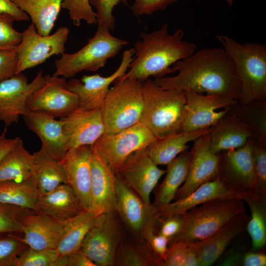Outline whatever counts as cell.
I'll use <instances>...</instances> for the list:
<instances>
[{
    "label": "cell",
    "mask_w": 266,
    "mask_h": 266,
    "mask_svg": "<svg viewBox=\"0 0 266 266\" xmlns=\"http://www.w3.org/2000/svg\"><path fill=\"white\" fill-rule=\"evenodd\" d=\"M188 245L182 241L169 242L162 261V266H184Z\"/></svg>",
    "instance_id": "obj_47"
},
{
    "label": "cell",
    "mask_w": 266,
    "mask_h": 266,
    "mask_svg": "<svg viewBox=\"0 0 266 266\" xmlns=\"http://www.w3.org/2000/svg\"><path fill=\"white\" fill-rule=\"evenodd\" d=\"M60 119L68 151L82 146H92L105 133L100 108L86 110L78 107Z\"/></svg>",
    "instance_id": "obj_20"
},
{
    "label": "cell",
    "mask_w": 266,
    "mask_h": 266,
    "mask_svg": "<svg viewBox=\"0 0 266 266\" xmlns=\"http://www.w3.org/2000/svg\"><path fill=\"white\" fill-rule=\"evenodd\" d=\"M105 27L98 26L94 35L80 50L72 53H64L55 61L53 74L65 78L75 76L82 71H96L103 67L108 59L115 57L127 40L114 36Z\"/></svg>",
    "instance_id": "obj_6"
},
{
    "label": "cell",
    "mask_w": 266,
    "mask_h": 266,
    "mask_svg": "<svg viewBox=\"0 0 266 266\" xmlns=\"http://www.w3.org/2000/svg\"><path fill=\"white\" fill-rule=\"evenodd\" d=\"M7 130L5 127L0 134V163L7 153L21 139L19 137L14 138H7Z\"/></svg>",
    "instance_id": "obj_55"
},
{
    "label": "cell",
    "mask_w": 266,
    "mask_h": 266,
    "mask_svg": "<svg viewBox=\"0 0 266 266\" xmlns=\"http://www.w3.org/2000/svg\"><path fill=\"white\" fill-rule=\"evenodd\" d=\"M189 151H185L168 164L163 181L154 189L155 210L174 200L178 189L186 180L188 174Z\"/></svg>",
    "instance_id": "obj_30"
},
{
    "label": "cell",
    "mask_w": 266,
    "mask_h": 266,
    "mask_svg": "<svg viewBox=\"0 0 266 266\" xmlns=\"http://www.w3.org/2000/svg\"><path fill=\"white\" fill-rule=\"evenodd\" d=\"M244 248L237 245L232 246L226 249L217 262V266H241Z\"/></svg>",
    "instance_id": "obj_51"
},
{
    "label": "cell",
    "mask_w": 266,
    "mask_h": 266,
    "mask_svg": "<svg viewBox=\"0 0 266 266\" xmlns=\"http://www.w3.org/2000/svg\"><path fill=\"white\" fill-rule=\"evenodd\" d=\"M209 132L194 141L189 151L187 176L177 191L174 200L187 197L201 185L218 177L219 154L211 150Z\"/></svg>",
    "instance_id": "obj_16"
},
{
    "label": "cell",
    "mask_w": 266,
    "mask_h": 266,
    "mask_svg": "<svg viewBox=\"0 0 266 266\" xmlns=\"http://www.w3.org/2000/svg\"><path fill=\"white\" fill-rule=\"evenodd\" d=\"M174 76L155 78L165 89L192 90L238 100L241 83L236 66L224 48H204L179 60L171 66Z\"/></svg>",
    "instance_id": "obj_1"
},
{
    "label": "cell",
    "mask_w": 266,
    "mask_h": 266,
    "mask_svg": "<svg viewBox=\"0 0 266 266\" xmlns=\"http://www.w3.org/2000/svg\"><path fill=\"white\" fill-rule=\"evenodd\" d=\"M209 134L210 148L215 154L242 147L255 136L249 127L228 113L211 127Z\"/></svg>",
    "instance_id": "obj_25"
},
{
    "label": "cell",
    "mask_w": 266,
    "mask_h": 266,
    "mask_svg": "<svg viewBox=\"0 0 266 266\" xmlns=\"http://www.w3.org/2000/svg\"><path fill=\"white\" fill-rule=\"evenodd\" d=\"M17 62L15 50H0V83L15 74Z\"/></svg>",
    "instance_id": "obj_49"
},
{
    "label": "cell",
    "mask_w": 266,
    "mask_h": 266,
    "mask_svg": "<svg viewBox=\"0 0 266 266\" xmlns=\"http://www.w3.org/2000/svg\"><path fill=\"white\" fill-rule=\"evenodd\" d=\"M32 211L0 203V234L21 233V217Z\"/></svg>",
    "instance_id": "obj_40"
},
{
    "label": "cell",
    "mask_w": 266,
    "mask_h": 266,
    "mask_svg": "<svg viewBox=\"0 0 266 266\" xmlns=\"http://www.w3.org/2000/svg\"><path fill=\"white\" fill-rule=\"evenodd\" d=\"M89 2L96 9L98 26L105 27L110 31L114 30L115 26L114 7L120 2L128 5L127 0H89Z\"/></svg>",
    "instance_id": "obj_42"
},
{
    "label": "cell",
    "mask_w": 266,
    "mask_h": 266,
    "mask_svg": "<svg viewBox=\"0 0 266 266\" xmlns=\"http://www.w3.org/2000/svg\"><path fill=\"white\" fill-rule=\"evenodd\" d=\"M31 19L37 33L47 35L54 26L64 0H12Z\"/></svg>",
    "instance_id": "obj_32"
},
{
    "label": "cell",
    "mask_w": 266,
    "mask_h": 266,
    "mask_svg": "<svg viewBox=\"0 0 266 266\" xmlns=\"http://www.w3.org/2000/svg\"><path fill=\"white\" fill-rule=\"evenodd\" d=\"M23 117L29 129L40 138L41 147L61 161L68 151L62 121L43 112L29 110Z\"/></svg>",
    "instance_id": "obj_23"
},
{
    "label": "cell",
    "mask_w": 266,
    "mask_h": 266,
    "mask_svg": "<svg viewBox=\"0 0 266 266\" xmlns=\"http://www.w3.org/2000/svg\"><path fill=\"white\" fill-rule=\"evenodd\" d=\"M69 32L67 27H61L51 34L41 35L34 25L30 24L21 33V41L15 49L17 58L15 74L37 66L53 55L65 53Z\"/></svg>",
    "instance_id": "obj_9"
},
{
    "label": "cell",
    "mask_w": 266,
    "mask_h": 266,
    "mask_svg": "<svg viewBox=\"0 0 266 266\" xmlns=\"http://www.w3.org/2000/svg\"><path fill=\"white\" fill-rule=\"evenodd\" d=\"M59 257L56 249L36 250L28 246L16 258L12 266H54Z\"/></svg>",
    "instance_id": "obj_38"
},
{
    "label": "cell",
    "mask_w": 266,
    "mask_h": 266,
    "mask_svg": "<svg viewBox=\"0 0 266 266\" xmlns=\"http://www.w3.org/2000/svg\"><path fill=\"white\" fill-rule=\"evenodd\" d=\"M116 211L118 212L127 226L141 236L149 227L156 225L158 219L153 205H146L117 175Z\"/></svg>",
    "instance_id": "obj_19"
},
{
    "label": "cell",
    "mask_w": 266,
    "mask_h": 266,
    "mask_svg": "<svg viewBox=\"0 0 266 266\" xmlns=\"http://www.w3.org/2000/svg\"><path fill=\"white\" fill-rule=\"evenodd\" d=\"M116 264L122 266H162V262L152 252L145 254L137 248L125 244L119 248Z\"/></svg>",
    "instance_id": "obj_37"
},
{
    "label": "cell",
    "mask_w": 266,
    "mask_h": 266,
    "mask_svg": "<svg viewBox=\"0 0 266 266\" xmlns=\"http://www.w3.org/2000/svg\"><path fill=\"white\" fill-rule=\"evenodd\" d=\"M177 0H134L131 7L133 15L137 17L144 15H150L164 10Z\"/></svg>",
    "instance_id": "obj_45"
},
{
    "label": "cell",
    "mask_w": 266,
    "mask_h": 266,
    "mask_svg": "<svg viewBox=\"0 0 266 266\" xmlns=\"http://www.w3.org/2000/svg\"><path fill=\"white\" fill-rule=\"evenodd\" d=\"M102 213L98 210L87 209L66 220L62 237L56 248L59 256L80 249L86 234Z\"/></svg>",
    "instance_id": "obj_31"
},
{
    "label": "cell",
    "mask_w": 266,
    "mask_h": 266,
    "mask_svg": "<svg viewBox=\"0 0 266 266\" xmlns=\"http://www.w3.org/2000/svg\"><path fill=\"white\" fill-rule=\"evenodd\" d=\"M160 227L158 234L166 237L169 241L177 235L184 224L183 214L158 218Z\"/></svg>",
    "instance_id": "obj_48"
},
{
    "label": "cell",
    "mask_w": 266,
    "mask_h": 266,
    "mask_svg": "<svg viewBox=\"0 0 266 266\" xmlns=\"http://www.w3.org/2000/svg\"><path fill=\"white\" fill-rule=\"evenodd\" d=\"M166 171L153 162L146 148L130 155L115 174L150 205L151 194Z\"/></svg>",
    "instance_id": "obj_17"
},
{
    "label": "cell",
    "mask_w": 266,
    "mask_h": 266,
    "mask_svg": "<svg viewBox=\"0 0 266 266\" xmlns=\"http://www.w3.org/2000/svg\"><path fill=\"white\" fill-rule=\"evenodd\" d=\"M228 114L238 118L253 131L254 137L266 142V100L244 105L237 101L230 107Z\"/></svg>",
    "instance_id": "obj_36"
},
{
    "label": "cell",
    "mask_w": 266,
    "mask_h": 266,
    "mask_svg": "<svg viewBox=\"0 0 266 266\" xmlns=\"http://www.w3.org/2000/svg\"><path fill=\"white\" fill-rule=\"evenodd\" d=\"M33 177V154L25 148L20 139L0 163V182H24Z\"/></svg>",
    "instance_id": "obj_33"
},
{
    "label": "cell",
    "mask_w": 266,
    "mask_h": 266,
    "mask_svg": "<svg viewBox=\"0 0 266 266\" xmlns=\"http://www.w3.org/2000/svg\"><path fill=\"white\" fill-rule=\"evenodd\" d=\"M92 146L84 145L67 151L60 161L67 184L73 190L79 203L89 209L91 200V158Z\"/></svg>",
    "instance_id": "obj_18"
},
{
    "label": "cell",
    "mask_w": 266,
    "mask_h": 266,
    "mask_svg": "<svg viewBox=\"0 0 266 266\" xmlns=\"http://www.w3.org/2000/svg\"><path fill=\"white\" fill-rule=\"evenodd\" d=\"M236 197L247 203L250 211L246 230L251 239V251H260L266 244V197L254 193Z\"/></svg>",
    "instance_id": "obj_34"
},
{
    "label": "cell",
    "mask_w": 266,
    "mask_h": 266,
    "mask_svg": "<svg viewBox=\"0 0 266 266\" xmlns=\"http://www.w3.org/2000/svg\"><path fill=\"white\" fill-rule=\"evenodd\" d=\"M33 177L39 197L46 195L62 184H67L61 162L41 147L33 154Z\"/></svg>",
    "instance_id": "obj_28"
},
{
    "label": "cell",
    "mask_w": 266,
    "mask_h": 266,
    "mask_svg": "<svg viewBox=\"0 0 266 266\" xmlns=\"http://www.w3.org/2000/svg\"><path fill=\"white\" fill-rule=\"evenodd\" d=\"M45 81L43 70H40L30 83L22 72L0 83V121L5 127L18 123L20 117L28 111L29 99Z\"/></svg>",
    "instance_id": "obj_13"
},
{
    "label": "cell",
    "mask_w": 266,
    "mask_h": 266,
    "mask_svg": "<svg viewBox=\"0 0 266 266\" xmlns=\"http://www.w3.org/2000/svg\"><path fill=\"white\" fill-rule=\"evenodd\" d=\"M65 221H59L33 211L28 212L21 219L23 240L32 249H56L62 236Z\"/></svg>",
    "instance_id": "obj_21"
},
{
    "label": "cell",
    "mask_w": 266,
    "mask_h": 266,
    "mask_svg": "<svg viewBox=\"0 0 266 266\" xmlns=\"http://www.w3.org/2000/svg\"><path fill=\"white\" fill-rule=\"evenodd\" d=\"M246 212L244 201L234 197L212 200L183 214L180 233L169 242L182 241L188 244L209 237L236 216Z\"/></svg>",
    "instance_id": "obj_5"
},
{
    "label": "cell",
    "mask_w": 266,
    "mask_h": 266,
    "mask_svg": "<svg viewBox=\"0 0 266 266\" xmlns=\"http://www.w3.org/2000/svg\"><path fill=\"white\" fill-rule=\"evenodd\" d=\"M142 90L140 122L157 139L181 132L186 106L184 91L163 89L150 78L143 82Z\"/></svg>",
    "instance_id": "obj_3"
},
{
    "label": "cell",
    "mask_w": 266,
    "mask_h": 266,
    "mask_svg": "<svg viewBox=\"0 0 266 266\" xmlns=\"http://www.w3.org/2000/svg\"><path fill=\"white\" fill-rule=\"evenodd\" d=\"M253 168L259 194L266 197V142L252 137Z\"/></svg>",
    "instance_id": "obj_39"
},
{
    "label": "cell",
    "mask_w": 266,
    "mask_h": 266,
    "mask_svg": "<svg viewBox=\"0 0 266 266\" xmlns=\"http://www.w3.org/2000/svg\"><path fill=\"white\" fill-rule=\"evenodd\" d=\"M237 194L220 178L203 183L187 197L155 210L158 218L182 215L212 200L236 197Z\"/></svg>",
    "instance_id": "obj_24"
},
{
    "label": "cell",
    "mask_w": 266,
    "mask_h": 266,
    "mask_svg": "<svg viewBox=\"0 0 266 266\" xmlns=\"http://www.w3.org/2000/svg\"><path fill=\"white\" fill-rule=\"evenodd\" d=\"M185 110L181 131L191 132L210 128L225 116L237 100L218 95L183 91Z\"/></svg>",
    "instance_id": "obj_12"
},
{
    "label": "cell",
    "mask_w": 266,
    "mask_h": 266,
    "mask_svg": "<svg viewBox=\"0 0 266 266\" xmlns=\"http://www.w3.org/2000/svg\"><path fill=\"white\" fill-rule=\"evenodd\" d=\"M260 251H251L244 254L241 266H266V255Z\"/></svg>",
    "instance_id": "obj_54"
},
{
    "label": "cell",
    "mask_w": 266,
    "mask_h": 266,
    "mask_svg": "<svg viewBox=\"0 0 266 266\" xmlns=\"http://www.w3.org/2000/svg\"><path fill=\"white\" fill-rule=\"evenodd\" d=\"M142 83L128 78L115 81L100 108L105 133H116L140 122L143 107Z\"/></svg>",
    "instance_id": "obj_7"
},
{
    "label": "cell",
    "mask_w": 266,
    "mask_h": 266,
    "mask_svg": "<svg viewBox=\"0 0 266 266\" xmlns=\"http://www.w3.org/2000/svg\"><path fill=\"white\" fill-rule=\"evenodd\" d=\"M211 128L191 132H179L157 139L147 148L148 154L157 166L167 165L182 152L188 143L209 132Z\"/></svg>",
    "instance_id": "obj_29"
},
{
    "label": "cell",
    "mask_w": 266,
    "mask_h": 266,
    "mask_svg": "<svg viewBox=\"0 0 266 266\" xmlns=\"http://www.w3.org/2000/svg\"><path fill=\"white\" fill-rule=\"evenodd\" d=\"M15 20L7 14H0V50H15L22 34L13 28Z\"/></svg>",
    "instance_id": "obj_43"
},
{
    "label": "cell",
    "mask_w": 266,
    "mask_h": 266,
    "mask_svg": "<svg viewBox=\"0 0 266 266\" xmlns=\"http://www.w3.org/2000/svg\"><path fill=\"white\" fill-rule=\"evenodd\" d=\"M45 77L44 83L29 99L28 110L61 118L78 107V98L67 88L66 78L53 74Z\"/></svg>",
    "instance_id": "obj_14"
},
{
    "label": "cell",
    "mask_w": 266,
    "mask_h": 266,
    "mask_svg": "<svg viewBox=\"0 0 266 266\" xmlns=\"http://www.w3.org/2000/svg\"><path fill=\"white\" fill-rule=\"evenodd\" d=\"M11 234L0 238V266H12L16 258L28 247L22 238Z\"/></svg>",
    "instance_id": "obj_44"
},
{
    "label": "cell",
    "mask_w": 266,
    "mask_h": 266,
    "mask_svg": "<svg viewBox=\"0 0 266 266\" xmlns=\"http://www.w3.org/2000/svg\"><path fill=\"white\" fill-rule=\"evenodd\" d=\"M140 35L142 40L134 44L135 56L129 71L118 79L128 78L143 82L150 77L165 76L173 73L171 66L174 64L191 56L196 48L195 44L183 39L182 29L168 33L167 23L150 33L141 32Z\"/></svg>",
    "instance_id": "obj_2"
},
{
    "label": "cell",
    "mask_w": 266,
    "mask_h": 266,
    "mask_svg": "<svg viewBox=\"0 0 266 266\" xmlns=\"http://www.w3.org/2000/svg\"><path fill=\"white\" fill-rule=\"evenodd\" d=\"M84 210L70 187L62 184L39 197L33 211L59 221H65Z\"/></svg>",
    "instance_id": "obj_27"
},
{
    "label": "cell",
    "mask_w": 266,
    "mask_h": 266,
    "mask_svg": "<svg viewBox=\"0 0 266 266\" xmlns=\"http://www.w3.org/2000/svg\"><path fill=\"white\" fill-rule=\"evenodd\" d=\"M7 14L11 16L16 21H28L29 16L21 10L12 0H0V14Z\"/></svg>",
    "instance_id": "obj_52"
},
{
    "label": "cell",
    "mask_w": 266,
    "mask_h": 266,
    "mask_svg": "<svg viewBox=\"0 0 266 266\" xmlns=\"http://www.w3.org/2000/svg\"><path fill=\"white\" fill-rule=\"evenodd\" d=\"M201 248L199 241L190 243L187 246L184 266H200Z\"/></svg>",
    "instance_id": "obj_53"
},
{
    "label": "cell",
    "mask_w": 266,
    "mask_h": 266,
    "mask_svg": "<svg viewBox=\"0 0 266 266\" xmlns=\"http://www.w3.org/2000/svg\"><path fill=\"white\" fill-rule=\"evenodd\" d=\"M226 1L229 5L232 6L233 3V0H226Z\"/></svg>",
    "instance_id": "obj_56"
},
{
    "label": "cell",
    "mask_w": 266,
    "mask_h": 266,
    "mask_svg": "<svg viewBox=\"0 0 266 266\" xmlns=\"http://www.w3.org/2000/svg\"><path fill=\"white\" fill-rule=\"evenodd\" d=\"M38 198L33 177L24 182H0V203L33 211Z\"/></svg>",
    "instance_id": "obj_35"
},
{
    "label": "cell",
    "mask_w": 266,
    "mask_h": 266,
    "mask_svg": "<svg viewBox=\"0 0 266 266\" xmlns=\"http://www.w3.org/2000/svg\"><path fill=\"white\" fill-rule=\"evenodd\" d=\"M54 266H96L80 250L60 256Z\"/></svg>",
    "instance_id": "obj_50"
},
{
    "label": "cell",
    "mask_w": 266,
    "mask_h": 266,
    "mask_svg": "<svg viewBox=\"0 0 266 266\" xmlns=\"http://www.w3.org/2000/svg\"><path fill=\"white\" fill-rule=\"evenodd\" d=\"M91 158V200L89 209L116 212V175L93 148Z\"/></svg>",
    "instance_id": "obj_22"
},
{
    "label": "cell",
    "mask_w": 266,
    "mask_h": 266,
    "mask_svg": "<svg viewBox=\"0 0 266 266\" xmlns=\"http://www.w3.org/2000/svg\"><path fill=\"white\" fill-rule=\"evenodd\" d=\"M250 216L245 212L233 217L216 233L199 241L201 248L200 266H209L217 262L233 240L246 230Z\"/></svg>",
    "instance_id": "obj_26"
},
{
    "label": "cell",
    "mask_w": 266,
    "mask_h": 266,
    "mask_svg": "<svg viewBox=\"0 0 266 266\" xmlns=\"http://www.w3.org/2000/svg\"><path fill=\"white\" fill-rule=\"evenodd\" d=\"M134 54L133 48L125 50L119 67L109 76L85 75L80 80L71 79L67 82V88L78 98V107L86 110L100 109L110 85L126 73Z\"/></svg>",
    "instance_id": "obj_15"
},
{
    "label": "cell",
    "mask_w": 266,
    "mask_h": 266,
    "mask_svg": "<svg viewBox=\"0 0 266 266\" xmlns=\"http://www.w3.org/2000/svg\"><path fill=\"white\" fill-rule=\"evenodd\" d=\"M142 237L147 241L153 254L162 262L167 251L169 240L155 231V225L149 227Z\"/></svg>",
    "instance_id": "obj_46"
},
{
    "label": "cell",
    "mask_w": 266,
    "mask_h": 266,
    "mask_svg": "<svg viewBox=\"0 0 266 266\" xmlns=\"http://www.w3.org/2000/svg\"><path fill=\"white\" fill-rule=\"evenodd\" d=\"M121 245L114 212L103 213L85 236L80 249L96 266H112Z\"/></svg>",
    "instance_id": "obj_10"
},
{
    "label": "cell",
    "mask_w": 266,
    "mask_h": 266,
    "mask_svg": "<svg viewBox=\"0 0 266 266\" xmlns=\"http://www.w3.org/2000/svg\"><path fill=\"white\" fill-rule=\"evenodd\" d=\"M252 138L242 147L219 154L218 177L237 195H260L253 165Z\"/></svg>",
    "instance_id": "obj_11"
},
{
    "label": "cell",
    "mask_w": 266,
    "mask_h": 266,
    "mask_svg": "<svg viewBox=\"0 0 266 266\" xmlns=\"http://www.w3.org/2000/svg\"><path fill=\"white\" fill-rule=\"evenodd\" d=\"M62 7L68 11L70 19L76 26H79L82 21L88 24L97 23L96 14L89 0H64Z\"/></svg>",
    "instance_id": "obj_41"
},
{
    "label": "cell",
    "mask_w": 266,
    "mask_h": 266,
    "mask_svg": "<svg viewBox=\"0 0 266 266\" xmlns=\"http://www.w3.org/2000/svg\"><path fill=\"white\" fill-rule=\"evenodd\" d=\"M217 39L232 59L241 83L238 102L266 100V46L257 43H240L227 35Z\"/></svg>",
    "instance_id": "obj_4"
},
{
    "label": "cell",
    "mask_w": 266,
    "mask_h": 266,
    "mask_svg": "<svg viewBox=\"0 0 266 266\" xmlns=\"http://www.w3.org/2000/svg\"><path fill=\"white\" fill-rule=\"evenodd\" d=\"M157 139L139 122L116 133H104L92 146L116 173L130 155L147 148Z\"/></svg>",
    "instance_id": "obj_8"
}]
</instances>
